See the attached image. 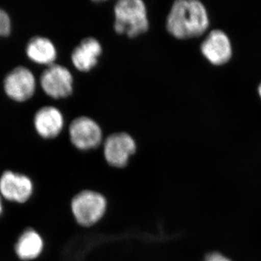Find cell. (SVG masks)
Instances as JSON below:
<instances>
[{
  "label": "cell",
  "mask_w": 261,
  "mask_h": 261,
  "mask_svg": "<svg viewBox=\"0 0 261 261\" xmlns=\"http://www.w3.org/2000/svg\"><path fill=\"white\" fill-rule=\"evenodd\" d=\"M209 25L205 6L197 0H178L173 3L166 18L168 32L176 39L200 36Z\"/></svg>",
  "instance_id": "cell-1"
},
{
  "label": "cell",
  "mask_w": 261,
  "mask_h": 261,
  "mask_svg": "<svg viewBox=\"0 0 261 261\" xmlns=\"http://www.w3.org/2000/svg\"><path fill=\"white\" fill-rule=\"evenodd\" d=\"M113 28L117 34L135 38L149 28L147 10L142 0H120L114 6Z\"/></svg>",
  "instance_id": "cell-2"
},
{
  "label": "cell",
  "mask_w": 261,
  "mask_h": 261,
  "mask_svg": "<svg viewBox=\"0 0 261 261\" xmlns=\"http://www.w3.org/2000/svg\"><path fill=\"white\" fill-rule=\"evenodd\" d=\"M106 200L97 192L84 191L75 196L72 201L73 216L79 224L92 226L102 217L106 210Z\"/></svg>",
  "instance_id": "cell-3"
},
{
  "label": "cell",
  "mask_w": 261,
  "mask_h": 261,
  "mask_svg": "<svg viewBox=\"0 0 261 261\" xmlns=\"http://www.w3.org/2000/svg\"><path fill=\"white\" fill-rule=\"evenodd\" d=\"M40 83L44 92L54 99L68 97L73 93V75L61 65H49L41 75Z\"/></svg>",
  "instance_id": "cell-4"
},
{
  "label": "cell",
  "mask_w": 261,
  "mask_h": 261,
  "mask_svg": "<svg viewBox=\"0 0 261 261\" xmlns=\"http://www.w3.org/2000/svg\"><path fill=\"white\" fill-rule=\"evenodd\" d=\"M70 142L80 150L96 148L102 141V130L97 122L87 116H80L69 126Z\"/></svg>",
  "instance_id": "cell-5"
},
{
  "label": "cell",
  "mask_w": 261,
  "mask_h": 261,
  "mask_svg": "<svg viewBox=\"0 0 261 261\" xmlns=\"http://www.w3.org/2000/svg\"><path fill=\"white\" fill-rule=\"evenodd\" d=\"M137 150L133 137L126 132H117L108 136L105 141L104 155L111 166L116 168L126 166L128 160Z\"/></svg>",
  "instance_id": "cell-6"
},
{
  "label": "cell",
  "mask_w": 261,
  "mask_h": 261,
  "mask_svg": "<svg viewBox=\"0 0 261 261\" xmlns=\"http://www.w3.org/2000/svg\"><path fill=\"white\" fill-rule=\"evenodd\" d=\"M4 88L5 92L11 99L23 102L30 99L35 92V78L28 68L18 66L5 77Z\"/></svg>",
  "instance_id": "cell-7"
},
{
  "label": "cell",
  "mask_w": 261,
  "mask_h": 261,
  "mask_svg": "<svg viewBox=\"0 0 261 261\" xmlns=\"http://www.w3.org/2000/svg\"><path fill=\"white\" fill-rule=\"evenodd\" d=\"M33 191L32 180L25 175L5 171L0 177V194L6 200L23 203L29 200Z\"/></svg>",
  "instance_id": "cell-8"
},
{
  "label": "cell",
  "mask_w": 261,
  "mask_h": 261,
  "mask_svg": "<svg viewBox=\"0 0 261 261\" xmlns=\"http://www.w3.org/2000/svg\"><path fill=\"white\" fill-rule=\"evenodd\" d=\"M102 53V45L97 39L85 38L72 51V63L81 72L90 71L97 65Z\"/></svg>",
  "instance_id": "cell-9"
},
{
  "label": "cell",
  "mask_w": 261,
  "mask_h": 261,
  "mask_svg": "<svg viewBox=\"0 0 261 261\" xmlns=\"http://www.w3.org/2000/svg\"><path fill=\"white\" fill-rule=\"evenodd\" d=\"M204 56L214 64H223L231 56V45L229 39L221 30L212 31L201 44Z\"/></svg>",
  "instance_id": "cell-10"
},
{
  "label": "cell",
  "mask_w": 261,
  "mask_h": 261,
  "mask_svg": "<svg viewBox=\"0 0 261 261\" xmlns=\"http://www.w3.org/2000/svg\"><path fill=\"white\" fill-rule=\"evenodd\" d=\"M34 126L37 133L43 138H56L64 126V118L58 108L45 106L36 113Z\"/></svg>",
  "instance_id": "cell-11"
},
{
  "label": "cell",
  "mask_w": 261,
  "mask_h": 261,
  "mask_svg": "<svg viewBox=\"0 0 261 261\" xmlns=\"http://www.w3.org/2000/svg\"><path fill=\"white\" fill-rule=\"evenodd\" d=\"M27 56L39 64H54L57 58V49L49 39L42 37L32 38L27 47Z\"/></svg>",
  "instance_id": "cell-12"
},
{
  "label": "cell",
  "mask_w": 261,
  "mask_h": 261,
  "mask_svg": "<svg viewBox=\"0 0 261 261\" xmlns=\"http://www.w3.org/2000/svg\"><path fill=\"white\" fill-rule=\"evenodd\" d=\"M44 243L42 237L33 229L24 231L15 245V252L23 260H34L39 256L43 250Z\"/></svg>",
  "instance_id": "cell-13"
},
{
  "label": "cell",
  "mask_w": 261,
  "mask_h": 261,
  "mask_svg": "<svg viewBox=\"0 0 261 261\" xmlns=\"http://www.w3.org/2000/svg\"><path fill=\"white\" fill-rule=\"evenodd\" d=\"M11 31V22L9 15L0 8V36L7 37Z\"/></svg>",
  "instance_id": "cell-14"
},
{
  "label": "cell",
  "mask_w": 261,
  "mask_h": 261,
  "mask_svg": "<svg viewBox=\"0 0 261 261\" xmlns=\"http://www.w3.org/2000/svg\"><path fill=\"white\" fill-rule=\"evenodd\" d=\"M205 261H231L229 259L221 255V254L218 253V252H214L210 255H207L206 257Z\"/></svg>",
  "instance_id": "cell-15"
},
{
  "label": "cell",
  "mask_w": 261,
  "mask_h": 261,
  "mask_svg": "<svg viewBox=\"0 0 261 261\" xmlns=\"http://www.w3.org/2000/svg\"><path fill=\"white\" fill-rule=\"evenodd\" d=\"M1 196H0V215L2 214L3 211V202H2Z\"/></svg>",
  "instance_id": "cell-16"
},
{
  "label": "cell",
  "mask_w": 261,
  "mask_h": 261,
  "mask_svg": "<svg viewBox=\"0 0 261 261\" xmlns=\"http://www.w3.org/2000/svg\"><path fill=\"white\" fill-rule=\"evenodd\" d=\"M258 92H259V94H260V95L261 97V84H260V86H259V87H258Z\"/></svg>",
  "instance_id": "cell-17"
}]
</instances>
